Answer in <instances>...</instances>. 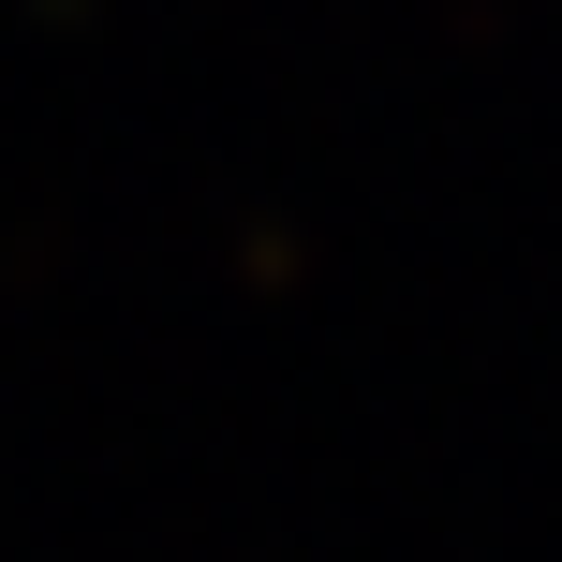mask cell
Instances as JSON below:
<instances>
[]
</instances>
